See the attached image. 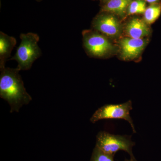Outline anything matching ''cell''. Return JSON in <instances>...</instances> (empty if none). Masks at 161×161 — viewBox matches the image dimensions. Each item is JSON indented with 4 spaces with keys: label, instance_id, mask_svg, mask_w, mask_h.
Segmentation results:
<instances>
[{
    "label": "cell",
    "instance_id": "cell-10",
    "mask_svg": "<svg viewBox=\"0 0 161 161\" xmlns=\"http://www.w3.org/2000/svg\"><path fill=\"white\" fill-rule=\"evenodd\" d=\"M133 0H110L103 4L101 12L110 13L123 18L127 14V10Z\"/></svg>",
    "mask_w": 161,
    "mask_h": 161
},
{
    "label": "cell",
    "instance_id": "cell-4",
    "mask_svg": "<svg viewBox=\"0 0 161 161\" xmlns=\"http://www.w3.org/2000/svg\"><path fill=\"white\" fill-rule=\"evenodd\" d=\"M82 35L84 47L91 57L103 58L114 50V47L108 37L99 32L85 31Z\"/></svg>",
    "mask_w": 161,
    "mask_h": 161
},
{
    "label": "cell",
    "instance_id": "cell-7",
    "mask_svg": "<svg viewBox=\"0 0 161 161\" xmlns=\"http://www.w3.org/2000/svg\"><path fill=\"white\" fill-rule=\"evenodd\" d=\"M147 43L143 39L122 38L119 42L121 57L125 60L135 59L142 53Z\"/></svg>",
    "mask_w": 161,
    "mask_h": 161
},
{
    "label": "cell",
    "instance_id": "cell-5",
    "mask_svg": "<svg viewBox=\"0 0 161 161\" xmlns=\"http://www.w3.org/2000/svg\"><path fill=\"white\" fill-rule=\"evenodd\" d=\"M132 109V101L119 104H106L95 111L90 121L95 123L101 119H124L131 125L133 133H136L133 120L130 116V112Z\"/></svg>",
    "mask_w": 161,
    "mask_h": 161
},
{
    "label": "cell",
    "instance_id": "cell-15",
    "mask_svg": "<svg viewBox=\"0 0 161 161\" xmlns=\"http://www.w3.org/2000/svg\"><path fill=\"white\" fill-rule=\"evenodd\" d=\"M100 1L103 4H104L108 2V1H110V0H100Z\"/></svg>",
    "mask_w": 161,
    "mask_h": 161
},
{
    "label": "cell",
    "instance_id": "cell-3",
    "mask_svg": "<svg viewBox=\"0 0 161 161\" xmlns=\"http://www.w3.org/2000/svg\"><path fill=\"white\" fill-rule=\"evenodd\" d=\"M135 143L131 140L130 136L114 135L105 131L98 132L96 136L95 147L103 152L115 155L120 150L125 151L132 161H137L133 155L132 148Z\"/></svg>",
    "mask_w": 161,
    "mask_h": 161
},
{
    "label": "cell",
    "instance_id": "cell-12",
    "mask_svg": "<svg viewBox=\"0 0 161 161\" xmlns=\"http://www.w3.org/2000/svg\"><path fill=\"white\" fill-rule=\"evenodd\" d=\"M147 8V4L144 0H133L128 7L127 15L144 14Z\"/></svg>",
    "mask_w": 161,
    "mask_h": 161
},
{
    "label": "cell",
    "instance_id": "cell-8",
    "mask_svg": "<svg viewBox=\"0 0 161 161\" xmlns=\"http://www.w3.org/2000/svg\"><path fill=\"white\" fill-rule=\"evenodd\" d=\"M129 37L134 39H143L149 36L150 27L143 20L139 18H133L127 23L125 29Z\"/></svg>",
    "mask_w": 161,
    "mask_h": 161
},
{
    "label": "cell",
    "instance_id": "cell-2",
    "mask_svg": "<svg viewBox=\"0 0 161 161\" xmlns=\"http://www.w3.org/2000/svg\"><path fill=\"white\" fill-rule=\"evenodd\" d=\"M21 40L15 54L9 60L18 62L17 68L21 70H27L31 68L36 60L40 58L42 52L38 45L40 40L39 36L34 33L21 34Z\"/></svg>",
    "mask_w": 161,
    "mask_h": 161
},
{
    "label": "cell",
    "instance_id": "cell-6",
    "mask_svg": "<svg viewBox=\"0 0 161 161\" xmlns=\"http://www.w3.org/2000/svg\"><path fill=\"white\" fill-rule=\"evenodd\" d=\"M92 27L94 30L112 38L118 37L122 31L121 25L117 16L105 12H101L94 18Z\"/></svg>",
    "mask_w": 161,
    "mask_h": 161
},
{
    "label": "cell",
    "instance_id": "cell-11",
    "mask_svg": "<svg viewBox=\"0 0 161 161\" xmlns=\"http://www.w3.org/2000/svg\"><path fill=\"white\" fill-rule=\"evenodd\" d=\"M161 14V3L150 4L144 14V21L147 24L154 23Z\"/></svg>",
    "mask_w": 161,
    "mask_h": 161
},
{
    "label": "cell",
    "instance_id": "cell-14",
    "mask_svg": "<svg viewBox=\"0 0 161 161\" xmlns=\"http://www.w3.org/2000/svg\"><path fill=\"white\" fill-rule=\"evenodd\" d=\"M144 1L147 3H150V4L161 3V0H144Z\"/></svg>",
    "mask_w": 161,
    "mask_h": 161
},
{
    "label": "cell",
    "instance_id": "cell-13",
    "mask_svg": "<svg viewBox=\"0 0 161 161\" xmlns=\"http://www.w3.org/2000/svg\"><path fill=\"white\" fill-rule=\"evenodd\" d=\"M114 155L103 152L95 147L92 152L91 161H114Z\"/></svg>",
    "mask_w": 161,
    "mask_h": 161
},
{
    "label": "cell",
    "instance_id": "cell-17",
    "mask_svg": "<svg viewBox=\"0 0 161 161\" xmlns=\"http://www.w3.org/2000/svg\"><path fill=\"white\" fill-rule=\"evenodd\" d=\"M36 1L37 2H41V1H42V0H36Z\"/></svg>",
    "mask_w": 161,
    "mask_h": 161
},
{
    "label": "cell",
    "instance_id": "cell-1",
    "mask_svg": "<svg viewBox=\"0 0 161 161\" xmlns=\"http://www.w3.org/2000/svg\"><path fill=\"white\" fill-rule=\"evenodd\" d=\"M0 69V97L8 102L11 113L19 112L23 105L31 101V97L26 92L17 68Z\"/></svg>",
    "mask_w": 161,
    "mask_h": 161
},
{
    "label": "cell",
    "instance_id": "cell-16",
    "mask_svg": "<svg viewBox=\"0 0 161 161\" xmlns=\"http://www.w3.org/2000/svg\"><path fill=\"white\" fill-rule=\"evenodd\" d=\"M124 161H132L131 160V159H125Z\"/></svg>",
    "mask_w": 161,
    "mask_h": 161
},
{
    "label": "cell",
    "instance_id": "cell-9",
    "mask_svg": "<svg viewBox=\"0 0 161 161\" xmlns=\"http://www.w3.org/2000/svg\"><path fill=\"white\" fill-rule=\"evenodd\" d=\"M15 38L3 32H0V69L6 67V61L11 56L12 51L16 44Z\"/></svg>",
    "mask_w": 161,
    "mask_h": 161
}]
</instances>
